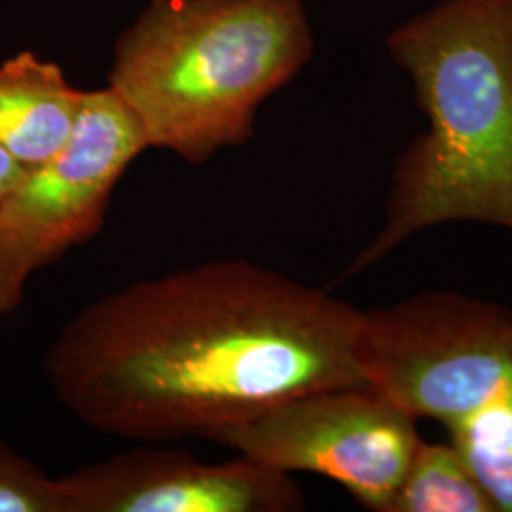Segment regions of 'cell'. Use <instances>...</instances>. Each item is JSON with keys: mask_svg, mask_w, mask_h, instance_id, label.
Returning a JSON list of instances; mask_svg holds the SVG:
<instances>
[{"mask_svg": "<svg viewBox=\"0 0 512 512\" xmlns=\"http://www.w3.org/2000/svg\"><path fill=\"white\" fill-rule=\"evenodd\" d=\"M363 317L255 262L211 260L97 298L57 334L44 370L97 433L213 439L274 404L366 385Z\"/></svg>", "mask_w": 512, "mask_h": 512, "instance_id": "1", "label": "cell"}, {"mask_svg": "<svg viewBox=\"0 0 512 512\" xmlns=\"http://www.w3.org/2000/svg\"><path fill=\"white\" fill-rule=\"evenodd\" d=\"M429 128L393 171L385 222L346 277L431 226L512 232V0H440L387 37Z\"/></svg>", "mask_w": 512, "mask_h": 512, "instance_id": "2", "label": "cell"}, {"mask_svg": "<svg viewBox=\"0 0 512 512\" xmlns=\"http://www.w3.org/2000/svg\"><path fill=\"white\" fill-rule=\"evenodd\" d=\"M313 46L304 0H150L116 40L109 88L148 148L205 164L253 137L260 105Z\"/></svg>", "mask_w": 512, "mask_h": 512, "instance_id": "3", "label": "cell"}, {"mask_svg": "<svg viewBox=\"0 0 512 512\" xmlns=\"http://www.w3.org/2000/svg\"><path fill=\"white\" fill-rule=\"evenodd\" d=\"M357 353L372 391L446 425L512 389V311L465 294H416L365 311Z\"/></svg>", "mask_w": 512, "mask_h": 512, "instance_id": "4", "label": "cell"}, {"mask_svg": "<svg viewBox=\"0 0 512 512\" xmlns=\"http://www.w3.org/2000/svg\"><path fill=\"white\" fill-rule=\"evenodd\" d=\"M147 148L137 118L109 86L84 93L67 143L25 169L0 202V317L18 310L38 270L103 230L116 184Z\"/></svg>", "mask_w": 512, "mask_h": 512, "instance_id": "5", "label": "cell"}, {"mask_svg": "<svg viewBox=\"0 0 512 512\" xmlns=\"http://www.w3.org/2000/svg\"><path fill=\"white\" fill-rule=\"evenodd\" d=\"M211 440L287 475L327 476L374 512H387L421 442L416 418L368 385L274 404Z\"/></svg>", "mask_w": 512, "mask_h": 512, "instance_id": "6", "label": "cell"}, {"mask_svg": "<svg viewBox=\"0 0 512 512\" xmlns=\"http://www.w3.org/2000/svg\"><path fill=\"white\" fill-rule=\"evenodd\" d=\"M69 512H294L306 497L291 475L255 459L203 463L137 448L59 476Z\"/></svg>", "mask_w": 512, "mask_h": 512, "instance_id": "7", "label": "cell"}, {"mask_svg": "<svg viewBox=\"0 0 512 512\" xmlns=\"http://www.w3.org/2000/svg\"><path fill=\"white\" fill-rule=\"evenodd\" d=\"M84 93L54 61L8 57L0 65V147L25 169L46 162L71 137Z\"/></svg>", "mask_w": 512, "mask_h": 512, "instance_id": "8", "label": "cell"}, {"mask_svg": "<svg viewBox=\"0 0 512 512\" xmlns=\"http://www.w3.org/2000/svg\"><path fill=\"white\" fill-rule=\"evenodd\" d=\"M387 512H497L456 446L421 440Z\"/></svg>", "mask_w": 512, "mask_h": 512, "instance_id": "9", "label": "cell"}, {"mask_svg": "<svg viewBox=\"0 0 512 512\" xmlns=\"http://www.w3.org/2000/svg\"><path fill=\"white\" fill-rule=\"evenodd\" d=\"M446 427L497 512H512V389Z\"/></svg>", "mask_w": 512, "mask_h": 512, "instance_id": "10", "label": "cell"}, {"mask_svg": "<svg viewBox=\"0 0 512 512\" xmlns=\"http://www.w3.org/2000/svg\"><path fill=\"white\" fill-rule=\"evenodd\" d=\"M0 512H69L61 478L46 475L2 440Z\"/></svg>", "mask_w": 512, "mask_h": 512, "instance_id": "11", "label": "cell"}, {"mask_svg": "<svg viewBox=\"0 0 512 512\" xmlns=\"http://www.w3.org/2000/svg\"><path fill=\"white\" fill-rule=\"evenodd\" d=\"M25 167L18 164L4 148L0 147V202L23 177Z\"/></svg>", "mask_w": 512, "mask_h": 512, "instance_id": "12", "label": "cell"}]
</instances>
